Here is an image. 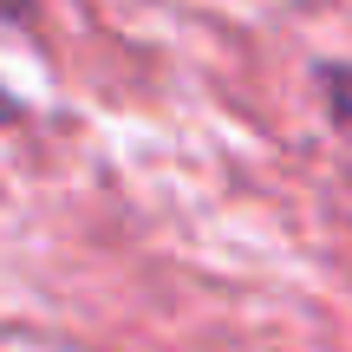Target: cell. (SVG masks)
Returning <instances> with one entry per match:
<instances>
[{
    "instance_id": "6da1fadb",
    "label": "cell",
    "mask_w": 352,
    "mask_h": 352,
    "mask_svg": "<svg viewBox=\"0 0 352 352\" xmlns=\"http://www.w3.org/2000/svg\"><path fill=\"white\" fill-rule=\"evenodd\" d=\"M333 111H340V124H352V72L333 78Z\"/></svg>"
},
{
    "instance_id": "7a4b0ae2",
    "label": "cell",
    "mask_w": 352,
    "mask_h": 352,
    "mask_svg": "<svg viewBox=\"0 0 352 352\" xmlns=\"http://www.w3.org/2000/svg\"><path fill=\"white\" fill-rule=\"evenodd\" d=\"M0 13H20V0H0Z\"/></svg>"
}]
</instances>
